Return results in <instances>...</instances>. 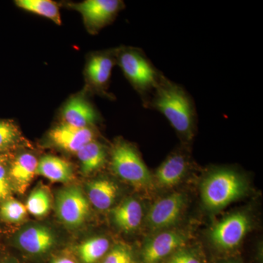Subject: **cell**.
<instances>
[{
    "instance_id": "19",
    "label": "cell",
    "mask_w": 263,
    "mask_h": 263,
    "mask_svg": "<svg viewBox=\"0 0 263 263\" xmlns=\"http://www.w3.org/2000/svg\"><path fill=\"white\" fill-rule=\"evenodd\" d=\"M76 154L84 174H90L98 171L106 162V149L103 144L94 140L84 145Z\"/></svg>"
},
{
    "instance_id": "15",
    "label": "cell",
    "mask_w": 263,
    "mask_h": 263,
    "mask_svg": "<svg viewBox=\"0 0 263 263\" xmlns=\"http://www.w3.org/2000/svg\"><path fill=\"white\" fill-rule=\"evenodd\" d=\"M38 160L32 154L24 153L15 159L10 171V179L21 193H24L37 174Z\"/></svg>"
},
{
    "instance_id": "30",
    "label": "cell",
    "mask_w": 263,
    "mask_h": 263,
    "mask_svg": "<svg viewBox=\"0 0 263 263\" xmlns=\"http://www.w3.org/2000/svg\"><path fill=\"white\" fill-rule=\"evenodd\" d=\"M0 263H14V262H11V261H10V260H5V261H3V262H0Z\"/></svg>"
},
{
    "instance_id": "14",
    "label": "cell",
    "mask_w": 263,
    "mask_h": 263,
    "mask_svg": "<svg viewBox=\"0 0 263 263\" xmlns=\"http://www.w3.org/2000/svg\"><path fill=\"white\" fill-rule=\"evenodd\" d=\"M54 236L46 227L34 226L23 230L18 235V243L25 252L33 254L45 253L53 247Z\"/></svg>"
},
{
    "instance_id": "3",
    "label": "cell",
    "mask_w": 263,
    "mask_h": 263,
    "mask_svg": "<svg viewBox=\"0 0 263 263\" xmlns=\"http://www.w3.org/2000/svg\"><path fill=\"white\" fill-rule=\"evenodd\" d=\"M117 62L124 76L143 96L146 103L158 84L162 73L141 50L124 48L117 51Z\"/></svg>"
},
{
    "instance_id": "24",
    "label": "cell",
    "mask_w": 263,
    "mask_h": 263,
    "mask_svg": "<svg viewBox=\"0 0 263 263\" xmlns=\"http://www.w3.org/2000/svg\"><path fill=\"white\" fill-rule=\"evenodd\" d=\"M18 138V129L13 123L0 120V149L11 146Z\"/></svg>"
},
{
    "instance_id": "7",
    "label": "cell",
    "mask_w": 263,
    "mask_h": 263,
    "mask_svg": "<svg viewBox=\"0 0 263 263\" xmlns=\"http://www.w3.org/2000/svg\"><path fill=\"white\" fill-rule=\"evenodd\" d=\"M72 8L82 15L89 32H97L113 22L124 8V3L119 0H86L72 5Z\"/></svg>"
},
{
    "instance_id": "12",
    "label": "cell",
    "mask_w": 263,
    "mask_h": 263,
    "mask_svg": "<svg viewBox=\"0 0 263 263\" xmlns=\"http://www.w3.org/2000/svg\"><path fill=\"white\" fill-rule=\"evenodd\" d=\"M62 117L65 124L76 127L86 128L97 122L98 115L89 102L76 97L69 100L64 107Z\"/></svg>"
},
{
    "instance_id": "13",
    "label": "cell",
    "mask_w": 263,
    "mask_h": 263,
    "mask_svg": "<svg viewBox=\"0 0 263 263\" xmlns=\"http://www.w3.org/2000/svg\"><path fill=\"white\" fill-rule=\"evenodd\" d=\"M116 62L117 51L114 53L103 52L90 58L86 74L91 84L97 89L103 90L106 87Z\"/></svg>"
},
{
    "instance_id": "6",
    "label": "cell",
    "mask_w": 263,
    "mask_h": 263,
    "mask_svg": "<svg viewBox=\"0 0 263 263\" xmlns=\"http://www.w3.org/2000/svg\"><path fill=\"white\" fill-rule=\"evenodd\" d=\"M250 228V219L241 212L230 214L217 223L211 232V238L218 248L231 250L240 245Z\"/></svg>"
},
{
    "instance_id": "2",
    "label": "cell",
    "mask_w": 263,
    "mask_h": 263,
    "mask_svg": "<svg viewBox=\"0 0 263 263\" xmlns=\"http://www.w3.org/2000/svg\"><path fill=\"white\" fill-rule=\"evenodd\" d=\"M247 183L240 175L228 169L208 175L201 186V198L210 210H220L245 195Z\"/></svg>"
},
{
    "instance_id": "18",
    "label": "cell",
    "mask_w": 263,
    "mask_h": 263,
    "mask_svg": "<svg viewBox=\"0 0 263 263\" xmlns=\"http://www.w3.org/2000/svg\"><path fill=\"white\" fill-rule=\"evenodd\" d=\"M88 197L99 210H106L115 202L118 194L117 184L108 179H98L87 184Z\"/></svg>"
},
{
    "instance_id": "5",
    "label": "cell",
    "mask_w": 263,
    "mask_h": 263,
    "mask_svg": "<svg viewBox=\"0 0 263 263\" xmlns=\"http://www.w3.org/2000/svg\"><path fill=\"white\" fill-rule=\"evenodd\" d=\"M57 216L66 226L79 227L87 219L89 204L82 190L70 186L60 190L56 200Z\"/></svg>"
},
{
    "instance_id": "9",
    "label": "cell",
    "mask_w": 263,
    "mask_h": 263,
    "mask_svg": "<svg viewBox=\"0 0 263 263\" xmlns=\"http://www.w3.org/2000/svg\"><path fill=\"white\" fill-rule=\"evenodd\" d=\"M186 237L177 231H166L156 235L143 248L144 263H159L184 243Z\"/></svg>"
},
{
    "instance_id": "20",
    "label": "cell",
    "mask_w": 263,
    "mask_h": 263,
    "mask_svg": "<svg viewBox=\"0 0 263 263\" xmlns=\"http://www.w3.org/2000/svg\"><path fill=\"white\" fill-rule=\"evenodd\" d=\"M15 4L22 9L50 19L57 25H61L60 10L56 3L50 0H17Z\"/></svg>"
},
{
    "instance_id": "16",
    "label": "cell",
    "mask_w": 263,
    "mask_h": 263,
    "mask_svg": "<svg viewBox=\"0 0 263 263\" xmlns=\"http://www.w3.org/2000/svg\"><path fill=\"white\" fill-rule=\"evenodd\" d=\"M114 222L124 231L135 230L141 224L143 209L141 203L133 198L127 199L111 212Z\"/></svg>"
},
{
    "instance_id": "23",
    "label": "cell",
    "mask_w": 263,
    "mask_h": 263,
    "mask_svg": "<svg viewBox=\"0 0 263 263\" xmlns=\"http://www.w3.org/2000/svg\"><path fill=\"white\" fill-rule=\"evenodd\" d=\"M27 214V208L15 200H5L0 206V216L3 220L10 223H18L23 220Z\"/></svg>"
},
{
    "instance_id": "25",
    "label": "cell",
    "mask_w": 263,
    "mask_h": 263,
    "mask_svg": "<svg viewBox=\"0 0 263 263\" xmlns=\"http://www.w3.org/2000/svg\"><path fill=\"white\" fill-rule=\"evenodd\" d=\"M103 263H134V257L129 247L118 245L109 252Z\"/></svg>"
},
{
    "instance_id": "26",
    "label": "cell",
    "mask_w": 263,
    "mask_h": 263,
    "mask_svg": "<svg viewBox=\"0 0 263 263\" xmlns=\"http://www.w3.org/2000/svg\"><path fill=\"white\" fill-rule=\"evenodd\" d=\"M167 263H200L196 256L188 251L179 250L174 252Z\"/></svg>"
},
{
    "instance_id": "11",
    "label": "cell",
    "mask_w": 263,
    "mask_h": 263,
    "mask_svg": "<svg viewBox=\"0 0 263 263\" xmlns=\"http://www.w3.org/2000/svg\"><path fill=\"white\" fill-rule=\"evenodd\" d=\"M188 167L186 155L180 152L172 154L156 171V181L160 187H173L181 181Z\"/></svg>"
},
{
    "instance_id": "21",
    "label": "cell",
    "mask_w": 263,
    "mask_h": 263,
    "mask_svg": "<svg viewBox=\"0 0 263 263\" xmlns=\"http://www.w3.org/2000/svg\"><path fill=\"white\" fill-rule=\"evenodd\" d=\"M110 243L107 238L96 237L83 242L79 247V257L84 263H95L108 252Z\"/></svg>"
},
{
    "instance_id": "17",
    "label": "cell",
    "mask_w": 263,
    "mask_h": 263,
    "mask_svg": "<svg viewBox=\"0 0 263 263\" xmlns=\"http://www.w3.org/2000/svg\"><path fill=\"white\" fill-rule=\"evenodd\" d=\"M37 174L53 182H69L73 176L72 165L67 161L51 155L38 161Z\"/></svg>"
},
{
    "instance_id": "27",
    "label": "cell",
    "mask_w": 263,
    "mask_h": 263,
    "mask_svg": "<svg viewBox=\"0 0 263 263\" xmlns=\"http://www.w3.org/2000/svg\"><path fill=\"white\" fill-rule=\"evenodd\" d=\"M11 191L10 182L5 166L0 164V200H5Z\"/></svg>"
},
{
    "instance_id": "1",
    "label": "cell",
    "mask_w": 263,
    "mask_h": 263,
    "mask_svg": "<svg viewBox=\"0 0 263 263\" xmlns=\"http://www.w3.org/2000/svg\"><path fill=\"white\" fill-rule=\"evenodd\" d=\"M145 104L164 115L183 141L193 139L196 129V108L193 98L182 86L162 74Z\"/></svg>"
},
{
    "instance_id": "29",
    "label": "cell",
    "mask_w": 263,
    "mask_h": 263,
    "mask_svg": "<svg viewBox=\"0 0 263 263\" xmlns=\"http://www.w3.org/2000/svg\"><path fill=\"white\" fill-rule=\"evenodd\" d=\"M5 161V157L4 155H0V164H3Z\"/></svg>"
},
{
    "instance_id": "8",
    "label": "cell",
    "mask_w": 263,
    "mask_h": 263,
    "mask_svg": "<svg viewBox=\"0 0 263 263\" xmlns=\"http://www.w3.org/2000/svg\"><path fill=\"white\" fill-rule=\"evenodd\" d=\"M185 204V196L174 193L160 199L151 208L146 221L151 229L163 230L174 226L179 219Z\"/></svg>"
},
{
    "instance_id": "28",
    "label": "cell",
    "mask_w": 263,
    "mask_h": 263,
    "mask_svg": "<svg viewBox=\"0 0 263 263\" xmlns=\"http://www.w3.org/2000/svg\"><path fill=\"white\" fill-rule=\"evenodd\" d=\"M51 263H76L75 261L72 260L70 258H67V257H62V258H59L55 259Z\"/></svg>"
},
{
    "instance_id": "31",
    "label": "cell",
    "mask_w": 263,
    "mask_h": 263,
    "mask_svg": "<svg viewBox=\"0 0 263 263\" xmlns=\"http://www.w3.org/2000/svg\"><path fill=\"white\" fill-rule=\"evenodd\" d=\"M226 263H236V262H226Z\"/></svg>"
},
{
    "instance_id": "10",
    "label": "cell",
    "mask_w": 263,
    "mask_h": 263,
    "mask_svg": "<svg viewBox=\"0 0 263 263\" xmlns=\"http://www.w3.org/2000/svg\"><path fill=\"white\" fill-rule=\"evenodd\" d=\"M93 138L94 133L89 127H76L65 123L53 128L49 133L50 140L55 146L74 153L93 141Z\"/></svg>"
},
{
    "instance_id": "4",
    "label": "cell",
    "mask_w": 263,
    "mask_h": 263,
    "mask_svg": "<svg viewBox=\"0 0 263 263\" xmlns=\"http://www.w3.org/2000/svg\"><path fill=\"white\" fill-rule=\"evenodd\" d=\"M114 172L123 180L137 188L150 187L153 177L142 160L136 147L131 143L119 140L114 143L110 154Z\"/></svg>"
},
{
    "instance_id": "22",
    "label": "cell",
    "mask_w": 263,
    "mask_h": 263,
    "mask_svg": "<svg viewBox=\"0 0 263 263\" xmlns=\"http://www.w3.org/2000/svg\"><path fill=\"white\" fill-rule=\"evenodd\" d=\"M27 212L37 217L46 216L51 209V197L43 188L34 190L27 199Z\"/></svg>"
}]
</instances>
